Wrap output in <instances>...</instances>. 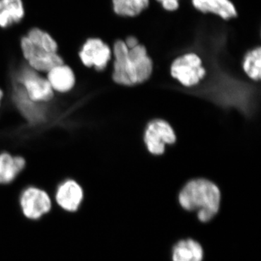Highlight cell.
I'll return each mask as SVG.
<instances>
[{"mask_svg": "<svg viewBox=\"0 0 261 261\" xmlns=\"http://www.w3.org/2000/svg\"><path fill=\"white\" fill-rule=\"evenodd\" d=\"M12 80L20 84L31 101L39 104H47L56 97L45 75L23 65L15 73Z\"/></svg>", "mask_w": 261, "mask_h": 261, "instance_id": "obj_2", "label": "cell"}, {"mask_svg": "<svg viewBox=\"0 0 261 261\" xmlns=\"http://www.w3.org/2000/svg\"><path fill=\"white\" fill-rule=\"evenodd\" d=\"M152 61L145 46L139 44L128 48L123 61V70L128 86L143 83L152 74Z\"/></svg>", "mask_w": 261, "mask_h": 261, "instance_id": "obj_3", "label": "cell"}, {"mask_svg": "<svg viewBox=\"0 0 261 261\" xmlns=\"http://www.w3.org/2000/svg\"><path fill=\"white\" fill-rule=\"evenodd\" d=\"M261 49L258 47L247 53L243 61V69L252 80L260 81L261 75Z\"/></svg>", "mask_w": 261, "mask_h": 261, "instance_id": "obj_17", "label": "cell"}, {"mask_svg": "<svg viewBox=\"0 0 261 261\" xmlns=\"http://www.w3.org/2000/svg\"><path fill=\"white\" fill-rule=\"evenodd\" d=\"M125 44L128 48L135 47L137 44H140L138 39L135 37H129L127 38L126 40L124 41Z\"/></svg>", "mask_w": 261, "mask_h": 261, "instance_id": "obj_19", "label": "cell"}, {"mask_svg": "<svg viewBox=\"0 0 261 261\" xmlns=\"http://www.w3.org/2000/svg\"><path fill=\"white\" fill-rule=\"evenodd\" d=\"M22 0H0V27L7 28L18 23L24 17Z\"/></svg>", "mask_w": 261, "mask_h": 261, "instance_id": "obj_13", "label": "cell"}, {"mask_svg": "<svg viewBox=\"0 0 261 261\" xmlns=\"http://www.w3.org/2000/svg\"><path fill=\"white\" fill-rule=\"evenodd\" d=\"M20 49L29 68L40 73H47L57 65L65 63L59 53H51L36 47L27 37L20 40Z\"/></svg>", "mask_w": 261, "mask_h": 261, "instance_id": "obj_5", "label": "cell"}, {"mask_svg": "<svg viewBox=\"0 0 261 261\" xmlns=\"http://www.w3.org/2000/svg\"><path fill=\"white\" fill-rule=\"evenodd\" d=\"M161 3L163 9L168 12L176 11L179 8V0H156Z\"/></svg>", "mask_w": 261, "mask_h": 261, "instance_id": "obj_18", "label": "cell"}, {"mask_svg": "<svg viewBox=\"0 0 261 261\" xmlns=\"http://www.w3.org/2000/svg\"><path fill=\"white\" fill-rule=\"evenodd\" d=\"M113 11L122 17H135L148 8L149 0H112Z\"/></svg>", "mask_w": 261, "mask_h": 261, "instance_id": "obj_15", "label": "cell"}, {"mask_svg": "<svg viewBox=\"0 0 261 261\" xmlns=\"http://www.w3.org/2000/svg\"><path fill=\"white\" fill-rule=\"evenodd\" d=\"M180 204L187 211H197L202 222L210 221L219 210L221 192L209 180H192L182 189L178 197Z\"/></svg>", "mask_w": 261, "mask_h": 261, "instance_id": "obj_1", "label": "cell"}, {"mask_svg": "<svg viewBox=\"0 0 261 261\" xmlns=\"http://www.w3.org/2000/svg\"><path fill=\"white\" fill-rule=\"evenodd\" d=\"M171 73L182 85L192 87L204 78L206 71L200 57L190 53L178 57L173 62Z\"/></svg>", "mask_w": 261, "mask_h": 261, "instance_id": "obj_4", "label": "cell"}, {"mask_svg": "<svg viewBox=\"0 0 261 261\" xmlns=\"http://www.w3.org/2000/svg\"><path fill=\"white\" fill-rule=\"evenodd\" d=\"M33 44L47 53H58V44L48 33L42 29H32L25 36Z\"/></svg>", "mask_w": 261, "mask_h": 261, "instance_id": "obj_16", "label": "cell"}, {"mask_svg": "<svg viewBox=\"0 0 261 261\" xmlns=\"http://www.w3.org/2000/svg\"><path fill=\"white\" fill-rule=\"evenodd\" d=\"M27 160L20 154L8 151L0 152V185H9L17 179L27 166Z\"/></svg>", "mask_w": 261, "mask_h": 261, "instance_id": "obj_11", "label": "cell"}, {"mask_svg": "<svg viewBox=\"0 0 261 261\" xmlns=\"http://www.w3.org/2000/svg\"><path fill=\"white\" fill-rule=\"evenodd\" d=\"M113 51L108 44L99 38H90L84 43L79 57L86 68L102 71L112 58Z\"/></svg>", "mask_w": 261, "mask_h": 261, "instance_id": "obj_6", "label": "cell"}, {"mask_svg": "<svg viewBox=\"0 0 261 261\" xmlns=\"http://www.w3.org/2000/svg\"><path fill=\"white\" fill-rule=\"evenodd\" d=\"M5 97V92L4 89H2L0 87V109L2 108V105H3V101H4Z\"/></svg>", "mask_w": 261, "mask_h": 261, "instance_id": "obj_20", "label": "cell"}, {"mask_svg": "<svg viewBox=\"0 0 261 261\" xmlns=\"http://www.w3.org/2000/svg\"><path fill=\"white\" fill-rule=\"evenodd\" d=\"M20 205L25 217L37 220L50 211L51 200L45 190L37 187H29L20 195Z\"/></svg>", "mask_w": 261, "mask_h": 261, "instance_id": "obj_7", "label": "cell"}, {"mask_svg": "<svg viewBox=\"0 0 261 261\" xmlns=\"http://www.w3.org/2000/svg\"><path fill=\"white\" fill-rule=\"evenodd\" d=\"M45 76L56 94L70 93L76 86L77 78L74 70L65 63L51 68Z\"/></svg>", "mask_w": 261, "mask_h": 261, "instance_id": "obj_10", "label": "cell"}, {"mask_svg": "<svg viewBox=\"0 0 261 261\" xmlns=\"http://www.w3.org/2000/svg\"><path fill=\"white\" fill-rule=\"evenodd\" d=\"M176 140L172 127L163 120L151 121L145 130V142L150 153L160 155L164 152L166 145H172Z\"/></svg>", "mask_w": 261, "mask_h": 261, "instance_id": "obj_8", "label": "cell"}, {"mask_svg": "<svg viewBox=\"0 0 261 261\" xmlns=\"http://www.w3.org/2000/svg\"><path fill=\"white\" fill-rule=\"evenodd\" d=\"M83 199V189L78 181L72 178L62 182L56 193L58 205L68 212H75L78 210Z\"/></svg>", "mask_w": 261, "mask_h": 261, "instance_id": "obj_9", "label": "cell"}, {"mask_svg": "<svg viewBox=\"0 0 261 261\" xmlns=\"http://www.w3.org/2000/svg\"><path fill=\"white\" fill-rule=\"evenodd\" d=\"M203 250L192 240H182L174 247L173 261H202Z\"/></svg>", "mask_w": 261, "mask_h": 261, "instance_id": "obj_14", "label": "cell"}, {"mask_svg": "<svg viewBox=\"0 0 261 261\" xmlns=\"http://www.w3.org/2000/svg\"><path fill=\"white\" fill-rule=\"evenodd\" d=\"M192 4L201 13L216 15L224 20L238 16V10L231 0H192Z\"/></svg>", "mask_w": 261, "mask_h": 261, "instance_id": "obj_12", "label": "cell"}]
</instances>
